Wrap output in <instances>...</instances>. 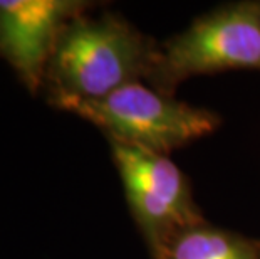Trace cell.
<instances>
[{
	"label": "cell",
	"instance_id": "obj_1",
	"mask_svg": "<svg viewBox=\"0 0 260 259\" xmlns=\"http://www.w3.org/2000/svg\"><path fill=\"white\" fill-rule=\"evenodd\" d=\"M82 12L60 31L44 73L42 91L59 109L146 82L159 44L118 14Z\"/></svg>",
	"mask_w": 260,
	"mask_h": 259
},
{
	"label": "cell",
	"instance_id": "obj_2",
	"mask_svg": "<svg viewBox=\"0 0 260 259\" xmlns=\"http://www.w3.org/2000/svg\"><path fill=\"white\" fill-rule=\"evenodd\" d=\"M229 69H260V2L222 5L159 44L146 84L175 95L180 82Z\"/></svg>",
	"mask_w": 260,
	"mask_h": 259
},
{
	"label": "cell",
	"instance_id": "obj_3",
	"mask_svg": "<svg viewBox=\"0 0 260 259\" xmlns=\"http://www.w3.org/2000/svg\"><path fill=\"white\" fill-rule=\"evenodd\" d=\"M64 111L98 126L108 141L161 155L212 133L220 125L217 113L191 106L145 82L123 86L99 100L71 103Z\"/></svg>",
	"mask_w": 260,
	"mask_h": 259
},
{
	"label": "cell",
	"instance_id": "obj_4",
	"mask_svg": "<svg viewBox=\"0 0 260 259\" xmlns=\"http://www.w3.org/2000/svg\"><path fill=\"white\" fill-rule=\"evenodd\" d=\"M129 212L151 256L191 225L203 222L190 180L168 155L109 141Z\"/></svg>",
	"mask_w": 260,
	"mask_h": 259
},
{
	"label": "cell",
	"instance_id": "obj_5",
	"mask_svg": "<svg viewBox=\"0 0 260 259\" xmlns=\"http://www.w3.org/2000/svg\"><path fill=\"white\" fill-rule=\"evenodd\" d=\"M92 5L82 0H0V57L29 93L42 90L49 57L64 25Z\"/></svg>",
	"mask_w": 260,
	"mask_h": 259
},
{
	"label": "cell",
	"instance_id": "obj_6",
	"mask_svg": "<svg viewBox=\"0 0 260 259\" xmlns=\"http://www.w3.org/2000/svg\"><path fill=\"white\" fill-rule=\"evenodd\" d=\"M153 259H260V239L215 227L207 220L171 238Z\"/></svg>",
	"mask_w": 260,
	"mask_h": 259
}]
</instances>
